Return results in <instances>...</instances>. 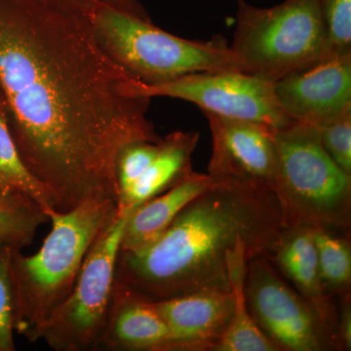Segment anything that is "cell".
<instances>
[{"label": "cell", "mask_w": 351, "mask_h": 351, "mask_svg": "<svg viewBox=\"0 0 351 351\" xmlns=\"http://www.w3.org/2000/svg\"><path fill=\"white\" fill-rule=\"evenodd\" d=\"M334 228L314 226L313 239L323 284L330 295H350L351 245L350 237Z\"/></svg>", "instance_id": "ffe728a7"}, {"label": "cell", "mask_w": 351, "mask_h": 351, "mask_svg": "<svg viewBox=\"0 0 351 351\" xmlns=\"http://www.w3.org/2000/svg\"><path fill=\"white\" fill-rule=\"evenodd\" d=\"M199 140L196 132L177 131L161 138L158 154L123 197L119 212L137 207L186 179L193 172L191 159Z\"/></svg>", "instance_id": "2e32d148"}, {"label": "cell", "mask_w": 351, "mask_h": 351, "mask_svg": "<svg viewBox=\"0 0 351 351\" xmlns=\"http://www.w3.org/2000/svg\"><path fill=\"white\" fill-rule=\"evenodd\" d=\"M282 228L271 189L214 181L152 243L119 252L115 281L149 302L203 290L230 291V253L244 244L255 257L267 256Z\"/></svg>", "instance_id": "7a4b0ae2"}, {"label": "cell", "mask_w": 351, "mask_h": 351, "mask_svg": "<svg viewBox=\"0 0 351 351\" xmlns=\"http://www.w3.org/2000/svg\"><path fill=\"white\" fill-rule=\"evenodd\" d=\"M276 168L274 191L283 228L351 225V175L325 151L317 127L291 120L274 131Z\"/></svg>", "instance_id": "277c9868"}, {"label": "cell", "mask_w": 351, "mask_h": 351, "mask_svg": "<svg viewBox=\"0 0 351 351\" xmlns=\"http://www.w3.org/2000/svg\"><path fill=\"white\" fill-rule=\"evenodd\" d=\"M170 332L152 302L115 281L107 325L97 350L167 351Z\"/></svg>", "instance_id": "5bb4252c"}, {"label": "cell", "mask_w": 351, "mask_h": 351, "mask_svg": "<svg viewBox=\"0 0 351 351\" xmlns=\"http://www.w3.org/2000/svg\"><path fill=\"white\" fill-rule=\"evenodd\" d=\"M330 54L351 53V0H318Z\"/></svg>", "instance_id": "44dd1931"}, {"label": "cell", "mask_w": 351, "mask_h": 351, "mask_svg": "<svg viewBox=\"0 0 351 351\" xmlns=\"http://www.w3.org/2000/svg\"><path fill=\"white\" fill-rule=\"evenodd\" d=\"M12 249H0V351L15 350L14 295L10 262Z\"/></svg>", "instance_id": "cb8c5ba5"}, {"label": "cell", "mask_w": 351, "mask_h": 351, "mask_svg": "<svg viewBox=\"0 0 351 351\" xmlns=\"http://www.w3.org/2000/svg\"><path fill=\"white\" fill-rule=\"evenodd\" d=\"M242 73L276 82L330 55L318 0H284L272 7L237 0L230 45Z\"/></svg>", "instance_id": "8992f818"}, {"label": "cell", "mask_w": 351, "mask_h": 351, "mask_svg": "<svg viewBox=\"0 0 351 351\" xmlns=\"http://www.w3.org/2000/svg\"><path fill=\"white\" fill-rule=\"evenodd\" d=\"M142 96L191 101L202 112L246 120L276 130L291 120L274 93V82L239 71L191 73L160 84L138 82Z\"/></svg>", "instance_id": "9c48e42d"}, {"label": "cell", "mask_w": 351, "mask_h": 351, "mask_svg": "<svg viewBox=\"0 0 351 351\" xmlns=\"http://www.w3.org/2000/svg\"><path fill=\"white\" fill-rule=\"evenodd\" d=\"M110 198L85 201L68 212L52 211V230L34 255L14 250L10 272L14 295V331L32 343L71 294L83 263L99 235L117 217Z\"/></svg>", "instance_id": "3957f363"}, {"label": "cell", "mask_w": 351, "mask_h": 351, "mask_svg": "<svg viewBox=\"0 0 351 351\" xmlns=\"http://www.w3.org/2000/svg\"><path fill=\"white\" fill-rule=\"evenodd\" d=\"M284 113L320 125L351 108V53L330 54L274 82Z\"/></svg>", "instance_id": "8fae6325"}, {"label": "cell", "mask_w": 351, "mask_h": 351, "mask_svg": "<svg viewBox=\"0 0 351 351\" xmlns=\"http://www.w3.org/2000/svg\"><path fill=\"white\" fill-rule=\"evenodd\" d=\"M212 136L207 174L213 181L274 188L276 149L274 131L254 122L203 112Z\"/></svg>", "instance_id": "30bf717a"}, {"label": "cell", "mask_w": 351, "mask_h": 351, "mask_svg": "<svg viewBox=\"0 0 351 351\" xmlns=\"http://www.w3.org/2000/svg\"><path fill=\"white\" fill-rule=\"evenodd\" d=\"M152 304L169 329L167 351H215L234 311L232 289L203 290Z\"/></svg>", "instance_id": "7c38bea8"}, {"label": "cell", "mask_w": 351, "mask_h": 351, "mask_svg": "<svg viewBox=\"0 0 351 351\" xmlns=\"http://www.w3.org/2000/svg\"><path fill=\"white\" fill-rule=\"evenodd\" d=\"M253 253L241 244L228 256V277L234 298L230 326L215 351H280L257 326L247 306L245 279L247 265Z\"/></svg>", "instance_id": "e0dca14e"}, {"label": "cell", "mask_w": 351, "mask_h": 351, "mask_svg": "<svg viewBox=\"0 0 351 351\" xmlns=\"http://www.w3.org/2000/svg\"><path fill=\"white\" fill-rule=\"evenodd\" d=\"M341 304L338 308L337 339L339 350H351V301L350 295L339 298Z\"/></svg>", "instance_id": "484cf974"}, {"label": "cell", "mask_w": 351, "mask_h": 351, "mask_svg": "<svg viewBox=\"0 0 351 351\" xmlns=\"http://www.w3.org/2000/svg\"><path fill=\"white\" fill-rule=\"evenodd\" d=\"M48 221V215L31 196L0 195V249L22 251L32 243L39 226Z\"/></svg>", "instance_id": "d6986e66"}, {"label": "cell", "mask_w": 351, "mask_h": 351, "mask_svg": "<svg viewBox=\"0 0 351 351\" xmlns=\"http://www.w3.org/2000/svg\"><path fill=\"white\" fill-rule=\"evenodd\" d=\"M213 182L209 175L193 171L172 188L133 208L124 226L119 251H138L152 243L182 208Z\"/></svg>", "instance_id": "9a60e30c"}, {"label": "cell", "mask_w": 351, "mask_h": 351, "mask_svg": "<svg viewBox=\"0 0 351 351\" xmlns=\"http://www.w3.org/2000/svg\"><path fill=\"white\" fill-rule=\"evenodd\" d=\"M47 1L80 14L85 17H88L95 7L104 4V5L112 6L119 10L125 11L142 19L152 21L144 8L138 3L137 0H47Z\"/></svg>", "instance_id": "d4e9b609"}, {"label": "cell", "mask_w": 351, "mask_h": 351, "mask_svg": "<svg viewBox=\"0 0 351 351\" xmlns=\"http://www.w3.org/2000/svg\"><path fill=\"white\" fill-rule=\"evenodd\" d=\"M313 233L314 226L283 228L267 257L317 311L339 350L338 307L321 278Z\"/></svg>", "instance_id": "4fadbf2b"}, {"label": "cell", "mask_w": 351, "mask_h": 351, "mask_svg": "<svg viewBox=\"0 0 351 351\" xmlns=\"http://www.w3.org/2000/svg\"><path fill=\"white\" fill-rule=\"evenodd\" d=\"M316 127L325 151L339 168L351 175V108Z\"/></svg>", "instance_id": "603a6c76"}, {"label": "cell", "mask_w": 351, "mask_h": 351, "mask_svg": "<svg viewBox=\"0 0 351 351\" xmlns=\"http://www.w3.org/2000/svg\"><path fill=\"white\" fill-rule=\"evenodd\" d=\"M25 193L40 205L49 217L56 211L48 191L27 169L8 128L5 104L0 97V195Z\"/></svg>", "instance_id": "ac0fdd59"}, {"label": "cell", "mask_w": 351, "mask_h": 351, "mask_svg": "<svg viewBox=\"0 0 351 351\" xmlns=\"http://www.w3.org/2000/svg\"><path fill=\"white\" fill-rule=\"evenodd\" d=\"M108 56L85 16L47 0H0V96L18 154L55 209L119 202L117 160L159 142L151 98Z\"/></svg>", "instance_id": "6da1fadb"}, {"label": "cell", "mask_w": 351, "mask_h": 351, "mask_svg": "<svg viewBox=\"0 0 351 351\" xmlns=\"http://www.w3.org/2000/svg\"><path fill=\"white\" fill-rule=\"evenodd\" d=\"M245 298L256 324L279 350H338L317 311L285 282L267 256L249 260Z\"/></svg>", "instance_id": "ba28073f"}, {"label": "cell", "mask_w": 351, "mask_h": 351, "mask_svg": "<svg viewBox=\"0 0 351 351\" xmlns=\"http://www.w3.org/2000/svg\"><path fill=\"white\" fill-rule=\"evenodd\" d=\"M0 97H1V96H0Z\"/></svg>", "instance_id": "4316f807"}, {"label": "cell", "mask_w": 351, "mask_h": 351, "mask_svg": "<svg viewBox=\"0 0 351 351\" xmlns=\"http://www.w3.org/2000/svg\"><path fill=\"white\" fill-rule=\"evenodd\" d=\"M131 210L117 217L88 252L71 294L41 327V339L56 351L98 350L107 325L120 240Z\"/></svg>", "instance_id": "52a82bcc"}, {"label": "cell", "mask_w": 351, "mask_h": 351, "mask_svg": "<svg viewBox=\"0 0 351 351\" xmlns=\"http://www.w3.org/2000/svg\"><path fill=\"white\" fill-rule=\"evenodd\" d=\"M160 141L133 143L120 154L117 165L119 201L128 193L129 189L140 179L141 176L144 174L145 171L156 158Z\"/></svg>", "instance_id": "7402d4cb"}, {"label": "cell", "mask_w": 351, "mask_h": 351, "mask_svg": "<svg viewBox=\"0 0 351 351\" xmlns=\"http://www.w3.org/2000/svg\"><path fill=\"white\" fill-rule=\"evenodd\" d=\"M87 19L108 56L145 84L191 73L239 71L230 45L219 36L208 41L178 38L152 21L104 4Z\"/></svg>", "instance_id": "5b68a950"}]
</instances>
